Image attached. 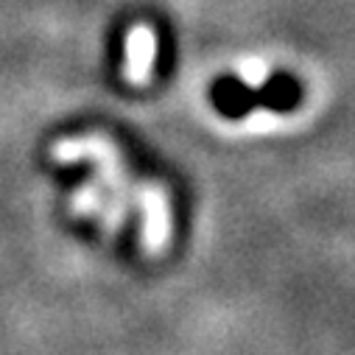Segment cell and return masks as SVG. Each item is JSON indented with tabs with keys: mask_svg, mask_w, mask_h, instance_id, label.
Wrapping results in <instances>:
<instances>
[{
	"mask_svg": "<svg viewBox=\"0 0 355 355\" xmlns=\"http://www.w3.org/2000/svg\"><path fill=\"white\" fill-rule=\"evenodd\" d=\"M210 101L216 107L218 115H224L227 121H241L246 118L252 110H257V96L254 87L243 84V78L238 76H218L210 87Z\"/></svg>",
	"mask_w": 355,
	"mask_h": 355,
	"instance_id": "1",
	"label": "cell"
},
{
	"mask_svg": "<svg viewBox=\"0 0 355 355\" xmlns=\"http://www.w3.org/2000/svg\"><path fill=\"white\" fill-rule=\"evenodd\" d=\"M257 107L269 110V112H291L302 101V87L291 73H275L263 87L254 90Z\"/></svg>",
	"mask_w": 355,
	"mask_h": 355,
	"instance_id": "2",
	"label": "cell"
}]
</instances>
